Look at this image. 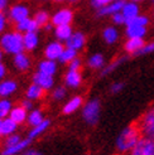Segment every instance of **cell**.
Instances as JSON below:
<instances>
[{
    "mask_svg": "<svg viewBox=\"0 0 154 155\" xmlns=\"http://www.w3.org/2000/svg\"><path fill=\"white\" fill-rule=\"evenodd\" d=\"M23 42H24V51L25 52H34L41 43V38L38 32H29L23 34Z\"/></svg>",
    "mask_w": 154,
    "mask_h": 155,
    "instance_id": "d6986e66",
    "label": "cell"
},
{
    "mask_svg": "<svg viewBox=\"0 0 154 155\" xmlns=\"http://www.w3.org/2000/svg\"><path fill=\"white\" fill-rule=\"evenodd\" d=\"M133 2H135V3H142V2H144V0H133Z\"/></svg>",
    "mask_w": 154,
    "mask_h": 155,
    "instance_id": "db71d44e",
    "label": "cell"
},
{
    "mask_svg": "<svg viewBox=\"0 0 154 155\" xmlns=\"http://www.w3.org/2000/svg\"><path fill=\"white\" fill-rule=\"evenodd\" d=\"M20 105L25 108L27 111H32L34 108V102L32 101V100H28V98H24L20 101Z\"/></svg>",
    "mask_w": 154,
    "mask_h": 155,
    "instance_id": "ee69618b",
    "label": "cell"
},
{
    "mask_svg": "<svg viewBox=\"0 0 154 155\" xmlns=\"http://www.w3.org/2000/svg\"><path fill=\"white\" fill-rule=\"evenodd\" d=\"M82 120L89 126H95L100 121L101 116V102L99 98H90L82 106Z\"/></svg>",
    "mask_w": 154,
    "mask_h": 155,
    "instance_id": "3957f363",
    "label": "cell"
},
{
    "mask_svg": "<svg viewBox=\"0 0 154 155\" xmlns=\"http://www.w3.org/2000/svg\"><path fill=\"white\" fill-rule=\"evenodd\" d=\"M4 52H3V49H2V47H0V62H3V58H4Z\"/></svg>",
    "mask_w": 154,
    "mask_h": 155,
    "instance_id": "681fc988",
    "label": "cell"
},
{
    "mask_svg": "<svg viewBox=\"0 0 154 155\" xmlns=\"http://www.w3.org/2000/svg\"><path fill=\"white\" fill-rule=\"evenodd\" d=\"M83 66V62L80 57H76L73 61H71L70 63L67 64V69H71V71H81V68Z\"/></svg>",
    "mask_w": 154,
    "mask_h": 155,
    "instance_id": "60d3db41",
    "label": "cell"
},
{
    "mask_svg": "<svg viewBox=\"0 0 154 155\" xmlns=\"http://www.w3.org/2000/svg\"><path fill=\"white\" fill-rule=\"evenodd\" d=\"M20 155H43L39 150H35V149H27L24 150Z\"/></svg>",
    "mask_w": 154,
    "mask_h": 155,
    "instance_id": "bcb514c9",
    "label": "cell"
},
{
    "mask_svg": "<svg viewBox=\"0 0 154 155\" xmlns=\"http://www.w3.org/2000/svg\"><path fill=\"white\" fill-rule=\"evenodd\" d=\"M37 71L45 73V74H49V76H56L57 72H58V62L43 58V59H41L39 62H38Z\"/></svg>",
    "mask_w": 154,
    "mask_h": 155,
    "instance_id": "ffe728a7",
    "label": "cell"
},
{
    "mask_svg": "<svg viewBox=\"0 0 154 155\" xmlns=\"http://www.w3.org/2000/svg\"><path fill=\"white\" fill-rule=\"evenodd\" d=\"M75 18V12L68 6H63L57 9L51 17V23L55 27L58 25H65V24H71Z\"/></svg>",
    "mask_w": 154,
    "mask_h": 155,
    "instance_id": "5b68a950",
    "label": "cell"
},
{
    "mask_svg": "<svg viewBox=\"0 0 154 155\" xmlns=\"http://www.w3.org/2000/svg\"><path fill=\"white\" fill-rule=\"evenodd\" d=\"M128 59L126 56H120L118 58H115L112 59L111 62H109V63H106V66L101 69V73H100V76L101 77H106V76H109L111 74L112 72H115L116 69L121 66V64H124V62Z\"/></svg>",
    "mask_w": 154,
    "mask_h": 155,
    "instance_id": "f1b7e54d",
    "label": "cell"
},
{
    "mask_svg": "<svg viewBox=\"0 0 154 155\" xmlns=\"http://www.w3.org/2000/svg\"><path fill=\"white\" fill-rule=\"evenodd\" d=\"M148 34V27H142L136 24H126L125 25V35L126 38H142L144 39Z\"/></svg>",
    "mask_w": 154,
    "mask_h": 155,
    "instance_id": "cb8c5ba5",
    "label": "cell"
},
{
    "mask_svg": "<svg viewBox=\"0 0 154 155\" xmlns=\"http://www.w3.org/2000/svg\"><path fill=\"white\" fill-rule=\"evenodd\" d=\"M101 38L107 45H114V44H116L118 41L120 39V32L116 28V25H114V24L107 25L102 29Z\"/></svg>",
    "mask_w": 154,
    "mask_h": 155,
    "instance_id": "e0dca14e",
    "label": "cell"
},
{
    "mask_svg": "<svg viewBox=\"0 0 154 155\" xmlns=\"http://www.w3.org/2000/svg\"><path fill=\"white\" fill-rule=\"evenodd\" d=\"M18 127H19V124L15 122L12 117H5L2 120V134H3V137L4 136H8V135H12V134H15L18 131Z\"/></svg>",
    "mask_w": 154,
    "mask_h": 155,
    "instance_id": "f546056e",
    "label": "cell"
},
{
    "mask_svg": "<svg viewBox=\"0 0 154 155\" xmlns=\"http://www.w3.org/2000/svg\"><path fill=\"white\" fill-rule=\"evenodd\" d=\"M9 21L10 20H9V18H8V15H6L5 12L0 13V35L6 32L8 25H9Z\"/></svg>",
    "mask_w": 154,
    "mask_h": 155,
    "instance_id": "ab89813d",
    "label": "cell"
},
{
    "mask_svg": "<svg viewBox=\"0 0 154 155\" xmlns=\"http://www.w3.org/2000/svg\"><path fill=\"white\" fill-rule=\"evenodd\" d=\"M15 25V29L19 30L20 33H29V32H38L39 30V25H38V23L34 20V18H25V19H23L20 20L19 23H17V24H14Z\"/></svg>",
    "mask_w": 154,
    "mask_h": 155,
    "instance_id": "7402d4cb",
    "label": "cell"
},
{
    "mask_svg": "<svg viewBox=\"0 0 154 155\" xmlns=\"http://www.w3.org/2000/svg\"><path fill=\"white\" fill-rule=\"evenodd\" d=\"M66 48V45L63 42H59V41H51L47 45L44 47L43 49V56L44 58L47 59H52V61H57L59 59L61 54H62L63 49Z\"/></svg>",
    "mask_w": 154,
    "mask_h": 155,
    "instance_id": "ba28073f",
    "label": "cell"
},
{
    "mask_svg": "<svg viewBox=\"0 0 154 155\" xmlns=\"http://www.w3.org/2000/svg\"><path fill=\"white\" fill-rule=\"evenodd\" d=\"M8 5H9V0H0V13L6 10Z\"/></svg>",
    "mask_w": 154,
    "mask_h": 155,
    "instance_id": "7dc6e473",
    "label": "cell"
},
{
    "mask_svg": "<svg viewBox=\"0 0 154 155\" xmlns=\"http://www.w3.org/2000/svg\"><path fill=\"white\" fill-rule=\"evenodd\" d=\"M6 15L12 23L17 24V23H19L20 20L30 17V9H29L28 5L23 4V3H18V4L12 5L9 9H8Z\"/></svg>",
    "mask_w": 154,
    "mask_h": 155,
    "instance_id": "8992f818",
    "label": "cell"
},
{
    "mask_svg": "<svg viewBox=\"0 0 154 155\" xmlns=\"http://www.w3.org/2000/svg\"><path fill=\"white\" fill-rule=\"evenodd\" d=\"M44 112L42 108H33L32 111H29L28 114V119H27V124L32 127V126H35L38 124H41L43 120H44Z\"/></svg>",
    "mask_w": 154,
    "mask_h": 155,
    "instance_id": "4dcf8cb0",
    "label": "cell"
},
{
    "mask_svg": "<svg viewBox=\"0 0 154 155\" xmlns=\"http://www.w3.org/2000/svg\"><path fill=\"white\" fill-rule=\"evenodd\" d=\"M43 29H44V32H51V30L55 29V25H53L52 23H48V24H45L43 27Z\"/></svg>",
    "mask_w": 154,
    "mask_h": 155,
    "instance_id": "c3c4849f",
    "label": "cell"
},
{
    "mask_svg": "<svg viewBox=\"0 0 154 155\" xmlns=\"http://www.w3.org/2000/svg\"><path fill=\"white\" fill-rule=\"evenodd\" d=\"M53 2H56V3H63V2H67V0H53Z\"/></svg>",
    "mask_w": 154,
    "mask_h": 155,
    "instance_id": "f5cc1de1",
    "label": "cell"
},
{
    "mask_svg": "<svg viewBox=\"0 0 154 155\" xmlns=\"http://www.w3.org/2000/svg\"><path fill=\"white\" fill-rule=\"evenodd\" d=\"M126 24H136V25H142V27H149L150 24V18L148 17L147 14H139L138 17H135L134 19L129 20ZM125 24V25H126Z\"/></svg>",
    "mask_w": 154,
    "mask_h": 155,
    "instance_id": "d590c367",
    "label": "cell"
},
{
    "mask_svg": "<svg viewBox=\"0 0 154 155\" xmlns=\"http://www.w3.org/2000/svg\"><path fill=\"white\" fill-rule=\"evenodd\" d=\"M128 155H154V140L142 136Z\"/></svg>",
    "mask_w": 154,
    "mask_h": 155,
    "instance_id": "52a82bcc",
    "label": "cell"
},
{
    "mask_svg": "<svg viewBox=\"0 0 154 155\" xmlns=\"http://www.w3.org/2000/svg\"><path fill=\"white\" fill-rule=\"evenodd\" d=\"M121 13H122V15L125 17L126 23H128L129 20L134 19L135 17H138V15L140 14V6H139V3H135V2H133V0L125 2L124 6H122V9H121Z\"/></svg>",
    "mask_w": 154,
    "mask_h": 155,
    "instance_id": "603a6c76",
    "label": "cell"
},
{
    "mask_svg": "<svg viewBox=\"0 0 154 155\" xmlns=\"http://www.w3.org/2000/svg\"><path fill=\"white\" fill-rule=\"evenodd\" d=\"M73 32H75V30H73V27L71 24L58 25V27H55V29H53V34H55V38H56L57 41L63 42V43L72 35Z\"/></svg>",
    "mask_w": 154,
    "mask_h": 155,
    "instance_id": "4316f807",
    "label": "cell"
},
{
    "mask_svg": "<svg viewBox=\"0 0 154 155\" xmlns=\"http://www.w3.org/2000/svg\"><path fill=\"white\" fill-rule=\"evenodd\" d=\"M14 104L10 98H0V119H5L8 117V116L10 115V111H12V108H13Z\"/></svg>",
    "mask_w": 154,
    "mask_h": 155,
    "instance_id": "e575fe53",
    "label": "cell"
},
{
    "mask_svg": "<svg viewBox=\"0 0 154 155\" xmlns=\"http://www.w3.org/2000/svg\"><path fill=\"white\" fill-rule=\"evenodd\" d=\"M63 83L67 88L77 90L82 86L83 83V76L81 71H71L67 69L65 76H63Z\"/></svg>",
    "mask_w": 154,
    "mask_h": 155,
    "instance_id": "30bf717a",
    "label": "cell"
},
{
    "mask_svg": "<svg viewBox=\"0 0 154 155\" xmlns=\"http://www.w3.org/2000/svg\"><path fill=\"white\" fill-rule=\"evenodd\" d=\"M86 66L89 69H92V71H101V69L106 66V58L102 53L96 52L94 54H91V56L87 58Z\"/></svg>",
    "mask_w": 154,
    "mask_h": 155,
    "instance_id": "44dd1931",
    "label": "cell"
},
{
    "mask_svg": "<svg viewBox=\"0 0 154 155\" xmlns=\"http://www.w3.org/2000/svg\"><path fill=\"white\" fill-rule=\"evenodd\" d=\"M124 87H125L124 82H120V81L114 82L110 86V92H111V94H114V95H116V94H119V92H121L122 90H124Z\"/></svg>",
    "mask_w": 154,
    "mask_h": 155,
    "instance_id": "7bdbcfd3",
    "label": "cell"
},
{
    "mask_svg": "<svg viewBox=\"0 0 154 155\" xmlns=\"http://www.w3.org/2000/svg\"><path fill=\"white\" fill-rule=\"evenodd\" d=\"M0 47L5 54H9V56H15L20 52H24L23 33L17 29L6 30L0 35Z\"/></svg>",
    "mask_w": 154,
    "mask_h": 155,
    "instance_id": "7a4b0ae2",
    "label": "cell"
},
{
    "mask_svg": "<svg viewBox=\"0 0 154 155\" xmlns=\"http://www.w3.org/2000/svg\"><path fill=\"white\" fill-rule=\"evenodd\" d=\"M6 74H8V68H6L5 63L0 62V81L6 78Z\"/></svg>",
    "mask_w": 154,
    "mask_h": 155,
    "instance_id": "f6af8a7d",
    "label": "cell"
},
{
    "mask_svg": "<svg viewBox=\"0 0 154 155\" xmlns=\"http://www.w3.org/2000/svg\"><path fill=\"white\" fill-rule=\"evenodd\" d=\"M51 17L52 15L49 14V12L44 10V9H39L37 10L35 14H34V20L38 23V25H39L41 28H43L45 24H48V23H51Z\"/></svg>",
    "mask_w": 154,
    "mask_h": 155,
    "instance_id": "836d02e7",
    "label": "cell"
},
{
    "mask_svg": "<svg viewBox=\"0 0 154 155\" xmlns=\"http://www.w3.org/2000/svg\"><path fill=\"white\" fill-rule=\"evenodd\" d=\"M86 43H87L86 34L83 32H81V30H75L72 33V35L65 42V45L68 48H72L77 52H80L86 47Z\"/></svg>",
    "mask_w": 154,
    "mask_h": 155,
    "instance_id": "9c48e42d",
    "label": "cell"
},
{
    "mask_svg": "<svg viewBox=\"0 0 154 155\" xmlns=\"http://www.w3.org/2000/svg\"><path fill=\"white\" fill-rule=\"evenodd\" d=\"M144 43H145V41L142 39V38H126V41L124 43V51L128 54L135 56L144 45Z\"/></svg>",
    "mask_w": 154,
    "mask_h": 155,
    "instance_id": "484cf974",
    "label": "cell"
},
{
    "mask_svg": "<svg viewBox=\"0 0 154 155\" xmlns=\"http://www.w3.org/2000/svg\"><path fill=\"white\" fill-rule=\"evenodd\" d=\"M68 3H71V4H76V3H79L80 0H67Z\"/></svg>",
    "mask_w": 154,
    "mask_h": 155,
    "instance_id": "f907efd6",
    "label": "cell"
},
{
    "mask_svg": "<svg viewBox=\"0 0 154 155\" xmlns=\"http://www.w3.org/2000/svg\"><path fill=\"white\" fill-rule=\"evenodd\" d=\"M111 2H114V0H91L90 5L94 8L95 10H99V9H101V8L106 6L107 4H110Z\"/></svg>",
    "mask_w": 154,
    "mask_h": 155,
    "instance_id": "b9f144b4",
    "label": "cell"
},
{
    "mask_svg": "<svg viewBox=\"0 0 154 155\" xmlns=\"http://www.w3.org/2000/svg\"><path fill=\"white\" fill-rule=\"evenodd\" d=\"M45 92H47V91H44L41 86H38V84H35V83L32 82V83H29L28 87L25 88V91H24V97L28 98V100H32L33 102L41 101V100L44 98Z\"/></svg>",
    "mask_w": 154,
    "mask_h": 155,
    "instance_id": "ac0fdd59",
    "label": "cell"
},
{
    "mask_svg": "<svg viewBox=\"0 0 154 155\" xmlns=\"http://www.w3.org/2000/svg\"><path fill=\"white\" fill-rule=\"evenodd\" d=\"M142 131L138 124H130L122 129L115 141V148L120 154H129L142 137Z\"/></svg>",
    "mask_w": 154,
    "mask_h": 155,
    "instance_id": "6da1fadb",
    "label": "cell"
},
{
    "mask_svg": "<svg viewBox=\"0 0 154 155\" xmlns=\"http://www.w3.org/2000/svg\"><path fill=\"white\" fill-rule=\"evenodd\" d=\"M32 82L41 86L44 91H52V88L55 87V76H49V74H45L42 73L39 71H35L32 76Z\"/></svg>",
    "mask_w": 154,
    "mask_h": 155,
    "instance_id": "7c38bea8",
    "label": "cell"
},
{
    "mask_svg": "<svg viewBox=\"0 0 154 155\" xmlns=\"http://www.w3.org/2000/svg\"><path fill=\"white\" fill-rule=\"evenodd\" d=\"M32 141L33 140H30L29 137H23L18 144L3 148L2 151H0V155H20L23 151L29 148V145L32 144Z\"/></svg>",
    "mask_w": 154,
    "mask_h": 155,
    "instance_id": "2e32d148",
    "label": "cell"
},
{
    "mask_svg": "<svg viewBox=\"0 0 154 155\" xmlns=\"http://www.w3.org/2000/svg\"><path fill=\"white\" fill-rule=\"evenodd\" d=\"M67 94H68L67 87L65 86V84L63 86H56V87H53L52 91H51V98L56 102H61L67 97Z\"/></svg>",
    "mask_w": 154,
    "mask_h": 155,
    "instance_id": "d6a6232c",
    "label": "cell"
},
{
    "mask_svg": "<svg viewBox=\"0 0 154 155\" xmlns=\"http://www.w3.org/2000/svg\"><path fill=\"white\" fill-rule=\"evenodd\" d=\"M19 90V83L14 78H4L0 81V98H9Z\"/></svg>",
    "mask_w": 154,
    "mask_h": 155,
    "instance_id": "5bb4252c",
    "label": "cell"
},
{
    "mask_svg": "<svg viewBox=\"0 0 154 155\" xmlns=\"http://www.w3.org/2000/svg\"><path fill=\"white\" fill-rule=\"evenodd\" d=\"M3 137V134H2V119H0V139Z\"/></svg>",
    "mask_w": 154,
    "mask_h": 155,
    "instance_id": "816d5d0a",
    "label": "cell"
},
{
    "mask_svg": "<svg viewBox=\"0 0 154 155\" xmlns=\"http://www.w3.org/2000/svg\"><path fill=\"white\" fill-rule=\"evenodd\" d=\"M28 114H29V111H27L25 108L19 104V105H17V106H13L9 117H12L17 124L22 125V124H25V122H27Z\"/></svg>",
    "mask_w": 154,
    "mask_h": 155,
    "instance_id": "83f0119b",
    "label": "cell"
},
{
    "mask_svg": "<svg viewBox=\"0 0 154 155\" xmlns=\"http://www.w3.org/2000/svg\"><path fill=\"white\" fill-rule=\"evenodd\" d=\"M22 136L19 134H12V135H8V136H4V140H3V148H6V146H12V145H15L18 144L20 140H22Z\"/></svg>",
    "mask_w": 154,
    "mask_h": 155,
    "instance_id": "74e56055",
    "label": "cell"
},
{
    "mask_svg": "<svg viewBox=\"0 0 154 155\" xmlns=\"http://www.w3.org/2000/svg\"><path fill=\"white\" fill-rule=\"evenodd\" d=\"M110 19H111V21H112V24L116 25V27H119V25H125V24H126V19H125L124 15H122L121 12L111 15Z\"/></svg>",
    "mask_w": 154,
    "mask_h": 155,
    "instance_id": "f35d334b",
    "label": "cell"
},
{
    "mask_svg": "<svg viewBox=\"0 0 154 155\" xmlns=\"http://www.w3.org/2000/svg\"><path fill=\"white\" fill-rule=\"evenodd\" d=\"M85 101H83V97L81 95H73L72 97H70L67 101L63 104L62 106V114L68 116V115H72L76 111H79L80 108H82Z\"/></svg>",
    "mask_w": 154,
    "mask_h": 155,
    "instance_id": "4fadbf2b",
    "label": "cell"
},
{
    "mask_svg": "<svg viewBox=\"0 0 154 155\" xmlns=\"http://www.w3.org/2000/svg\"><path fill=\"white\" fill-rule=\"evenodd\" d=\"M126 0H114V2H111L110 4H107L106 6L101 8V9L96 10V15L99 18H105V17H111V15L116 14L119 12H121L122 6H124Z\"/></svg>",
    "mask_w": 154,
    "mask_h": 155,
    "instance_id": "9a60e30c",
    "label": "cell"
},
{
    "mask_svg": "<svg viewBox=\"0 0 154 155\" xmlns=\"http://www.w3.org/2000/svg\"><path fill=\"white\" fill-rule=\"evenodd\" d=\"M51 124H52V122H51L49 119H44L41 124H38V125L30 127V130L28 131V136H27V137H29L30 140H35L37 137L42 136V135L45 133V131L49 129Z\"/></svg>",
    "mask_w": 154,
    "mask_h": 155,
    "instance_id": "d4e9b609",
    "label": "cell"
},
{
    "mask_svg": "<svg viewBox=\"0 0 154 155\" xmlns=\"http://www.w3.org/2000/svg\"><path fill=\"white\" fill-rule=\"evenodd\" d=\"M76 57H79V52L72 49V48H68L66 47L62 52V54H61V57L58 59V63H62V64H68L71 61H73Z\"/></svg>",
    "mask_w": 154,
    "mask_h": 155,
    "instance_id": "1f68e13d",
    "label": "cell"
},
{
    "mask_svg": "<svg viewBox=\"0 0 154 155\" xmlns=\"http://www.w3.org/2000/svg\"><path fill=\"white\" fill-rule=\"evenodd\" d=\"M13 66L18 72H28L32 68V58L28 54V52H20L13 56Z\"/></svg>",
    "mask_w": 154,
    "mask_h": 155,
    "instance_id": "8fae6325",
    "label": "cell"
},
{
    "mask_svg": "<svg viewBox=\"0 0 154 155\" xmlns=\"http://www.w3.org/2000/svg\"><path fill=\"white\" fill-rule=\"evenodd\" d=\"M142 135L154 140V106H150L145 111L138 122Z\"/></svg>",
    "mask_w": 154,
    "mask_h": 155,
    "instance_id": "277c9868",
    "label": "cell"
},
{
    "mask_svg": "<svg viewBox=\"0 0 154 155\" xmlns=\"http://www.w3.org/2000/svg\"><path fill=\"white\" fill-rule=\"evenodd\" d=\"M153 53H154V41H150V42H145L144 45L140 48V51L135 56L144 57V56H149V54H153Z\"/></svg>",
    "mask_w": 154,
    "mask_h": 155,
    "instance_id": "8d00e7d4",
    "label": "cell"
}]
</instances>
